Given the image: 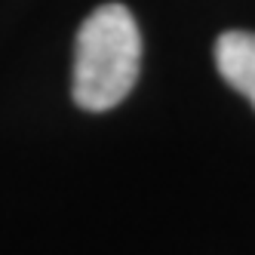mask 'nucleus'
<instances>
[{"mask_svg": "<svg viewBox=\"0 0 255 255\" xmlns=\"http://www.w3.org/2000/svg\"><path fill=\"white\" fill-rule=\"evenodd\" d=\"M141 68V34L123 3H105L83 19L74 46V102L111 111L132 93Z\"/></svg>", "mask_w": 255, "mask_h": 255, "instance_id": "nucleus-1", "label": "nucleus"}, {"mask_svg": "<svg viewBox=\"0 0 255 255\" xmlns=\"http://www.w3.org/2000/svg\"><path fill=\"white\" fill-rule=\"evenodd\" d=\"M215 68L231 89H237L255 108V34L225 31L215 40Z\"/></svg>", "mask_w": 255, "mask_h": 255, "instance_id": "nucleus-2", "label": "nucleus"}]
</instances>
